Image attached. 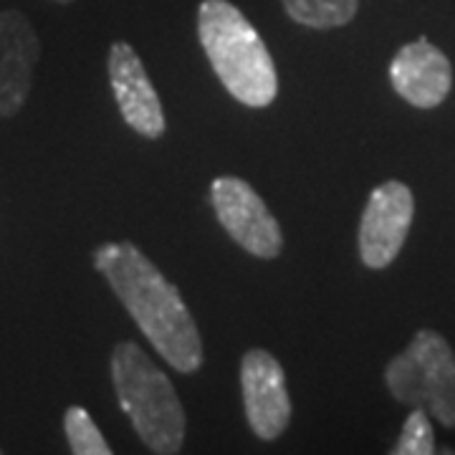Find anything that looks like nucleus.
<instances>
[{"label": "nucleus", "mask_w": 455, "mask_h": 455, "mask_svg": "<svg viewBox=\"0 0 455 455\" xmlns=\"http://www.w3.org/2000/svg\"><path fill=\"white\" fill-rule=\"evenodd\" d=\"M94 268L172 370L193 374L203 367V339L193 314L178 286L137 245L130 241L101 243L94 251Z\"/></svg>", "instance_id": "obj_1"}, {"label": "nucleus", "mask_w": 455, "mask_h": 455, "mask_svg": "<svg viewBox=\"0 0 455 455\" xmlns=\"http://www.w3.org/2000/svg\"><path fill=\"white\" fill-rule=\"evenodd\" d=\"M197 36L228 94L245 107L263 109L278 97V74L253 23L230 0H203Z\"/></svg>", "instance_id": "obj_2"}, {"label": "nucleus", "mask_w": 455, "mask_h": 455, "mask_svg": "<svg viewBox=\"0 0 455 455\" xmlns=\"http://www.w3.org/2000/svg\"><path fill=\"white\" fill-rule=\"evenodd\" d=\"M109 367L116 400L140 440L152 453H180L188 415L170 377L134 341H119L114 347Z\"/></svg>", "instance_id": "obj_3"}, {"label": "nucleus", "mask_w": 455, "mask_h": 455, "mask_svg": "<svg viewBox=\"0 0 455 455\" xmlns=\"http://www.w3.org/2000/svg\"><path fill=\"white\" fill-rule=\"evenodd\" d=\"M385 382L397 403L425 407L440 425L455 427V355L438 331H418L387 364Z\"/></svg>", "instance_id": "obj_4"}, {"label": "nucleus", "mask_w": 455, "mask_h": 455, "mask_svg": "<svg viewBox=\"0 0 455 455\" xmlns=\"http://www.w3.org/2000/svg\"><path fill=\"white\" fill-rule=\"evenodd\" d=\"M211 200L220 226L243 251L263 260L278 259V253L283 251L281 226L263 197L245 180L233 175L215 178L211 185Z\"/></svg>", "instance_id": "obj_5"}, {"label": "nucleus", "mask_w": 455, "mask_h": 455, "mask_svg": "<svg viewBox=\"0 0 455 455\" xmlns=\"http://www.w3.org/2000/svg\"><path fill=\"white\" fill-rule=\"evenodd\" d=\"M415 218L412 190L400 180L374 188L359 223V259L367 268H387L400 256Z\"/></svg>", "instance_id": "obj_6"}, {"label": "nucleus", "mask_w": 455, "mask_h": 455, "mask_svg": "<svg viewBox=\"0 0 455 455\" xmlns=\"http://www.w3.org/2000/svg\"><path fill=\"white\" fill-rule=\"evenodd\" d=\"M245 418L260 440H276L291 423V397L278 359L266 349H248L241 359Z\"/></svg>", "instance_id": "obj_7"}, {"label": "nucleus", "mask_w": 455, "mask_h": 455, "mask_svg": "<svg viewBox=\"0 0 455 455\" xmlns=\"http://www.w3.org/2000/svg\"><path fill=\"white\" fill-rule=\"evenodd\" d=\"M107 71L112 84L114 99L124 122L147 140H157L164 134V112L157 89L147 76L140 53L127 41H114L107 56Z\"/></svg>", "instance_id": "obj_8"}, {"label": "nucleus", "mask_w": 455, "mask_h": 455, "mask_svg": "<svg viewBox=\"0 0 455 455\" xmlns=\"http://www.w3.org/2000/svg\"><path fill=\"white\" fill-rule=\"evenodd\" d=\"M41 41L20 11H0V119L16 116L28 101Z\"/></svg>", "instance_id": "obj_9"}, {"label": "nucleus", "mask_w": 455, "mask_h": 455, "mask_svg": "<svg viewBox=\"0 0 455 455\" xmlns=\"http://www.w3.org/2000/svg\"><path fill=\"white\" fill-rule=\"evenodd\" d=\"M392 89L407 104L433 109L445 101L453 86V68L448 56L427 38H418L397 51L390 64Z\"/></svg>", "instance_id": "obj_10"}, {"label": "nucleus", "mask_w": 455, "mask_h": 455, "mask_svg": "<svg viewBox=\"0 0 455 455\" xmlns=\"http://www.w3.org/2000/svg\"><path fill=\"white\" fill-rule=\"evenodd\" d=\"M283 8L293 23L329 31L347 26L357 16L359 0H283Z\"/></svg>", "instance_id": "obj_11"}, {"label": "nucleus", "mask_w": 455, "mask_h": 455, "mask_svg": "<svg viewBox=\"0 0 455 455\" xmlns=\"http://www.w3.org/2000/svg\"><path fill=\"white\" fill-rule=\"evenodd\" d=\"M64 430L66 440L71 453L76 455H109L112 448L99 433L97 423L92 420V415L79 405H71L64 412Z\"/></svg>", "instance_id": "obj_12"}, {"label": "nucleus", "mask_w": 455, "mask_h": 455, "mask_svg": "<svg viewBox=\"0 0 455 455\" xmlns=\"http://www.w3.org/2000/svg\"><path fill=\"white\" fill-rule=\"evenodd\" d=\"M395 455H430L435 453V438H433V425L427 418L425 407H412L407 415L405 427L400 433L397 445L392 448Z\"/></svg>", "instance_id": "obj_13"}, {"label": "nucleus", "mask_w": 455, "mask_h": 455, "mask_svg": "<svg viewBox=\"0 0 455 455\" xmlns=\"http://www.w3.org/2000/svg\"><path fill=\"white\" fill-rule=\"evenodd\" d=\"M56 3H71V0H56Z\"/></svg>", "instance_id": "obj_14"}]
</instances>
